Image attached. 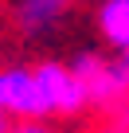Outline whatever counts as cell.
<instances>
[{"instance_id":"obj_3","label":"cell","mask_w":129,"mask_h":133,"mask_svg":"<svg viewBox=\"0 0 129 133\" xmlns=\"http://www.w3.org/2000/svg\"><path fill=\"white\" fill-rule=\"evenodd\" d=\"M0 110L12 121H43L47 106L35 82V66H0Z\"/></svg>"},{"instance_id":"obj_2","label":"cell","mask_w":129,"mask_h":133,"mask_svg":"<svg viewBox=\"0 0 129 133\" xmlns=\"http://www.w3.org/2000/svg\"><path fill=\"white\" fill-rule=\"evenodd\" d=\"M35 82H39L47 117H55V114L74 117V114H82L90 106V90L74 75L71 63H35Z\"/></svg>"},{"instance_id":"obj_7","label":"cell","mask_w":129,"mask_h":133,"mask_svg":"<svg viewBox=\"0 0 129 133\" xmlns=\"http://www.w3.org/2000/svg\"><path fill=\"white\" fill-rule=\"evenodd\" d=\"M102 133H129V117L121 114V117H117V121H110V125H106Z\"/></svg>"},{"instance_id":"obj_6","label":"cell","mask_w":129,"mask_h":133,"mask_svg":"<svg viewBox=\"0 0 129 133\" xmlns=\"http://www.w3.org/2000/svg\"><path fill=\"white\" fill-rule=\"evenodd\" d=\"M12 133H55L51 125H43V121H16L12 125Z\"/></svg>"},{"instance_id":"obj_1","label":"cell","mask_w":129,"mask_h":133,"mask_svg":"<svg viewBox=\"0 0 129 133\" xmlns=\"http://www.w3.org/2000/svg\"><path fill=\"white\" fill-rule=\"evenodd\" d=\"M71 66L90 90V106H102V110L129 106V51H117L110 59H102L98 51H78Z\"/></svg>"},{"instance_id":"obj_4","label":"cell","mask_w":129,"mask_h":133,"mask_svg":"<svg viewBox=\"0 0 129 133\" xmlns=\"http://www.w3.org/2000/svg\"><path fill=\"white\" fill-rule=\"evenodd\" d=\"M71 12V0H16V28L24 35H47Z\"/></svg>"},{"instance_id":"obj_9","label":"cell","mask_w":129,"mask_h":133,"mask_svg":"<svg viewBox=\"0 0 129 133\" xmlns=\"http://www.w3.org/2000/svg\"><path fill=\"white\" fill-rule=\"evenodd\" d=\"M125 117H129V114H125Z\"/></svg>"},{"instance_id":"obj_5","label":"cell","mask_w":129,"mask_h":133,"mask_svg":"<svg viewBox=\"0 0 129 133\" xmlns=\"http://www.w3.org/2000/svg\"><path fill=\"white\" fill-rule=\"evenodd\" d=\"M94 24L113 51H129V0H102Z\"/></svg>"},{"instance_id":"obj_8","label":"cell","mask_w":129,"mask_h":133,"mask_svg":"<svg viewBox=\"0 0 129 133\" xmlns=\"http://www.w3.org/2000/svg\"><path fill=\"white\" fill-rule=\"evenodd\" d=\"M12 125H16V121H12L4 110H0V133H12Z\"/></svg>"}]
</instances>
